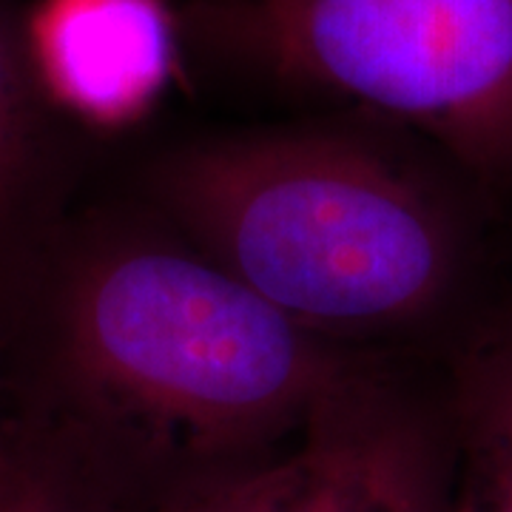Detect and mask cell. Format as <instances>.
<instances>
[{"mask_svg":"<svg viewBox=\"0 0 512 512\" xmlns=\"http://www.w3.org/2000/svg\"><path fill=\"white\" fill-rule=\"evenodd\" d=\"M37 86L23 15L0 0V313L52 234V117Z\"/></svg>","mask_w":512,"mask_h":512,"instance_id":"obj_6","label":"cell"},{"mask_svg":"<svg viewBox=\"0 0 512 512\" xmlns=\"http://www.w3.org/2000/svg\"><path fill=\"white\" fill-rule=\"evenodd\" d=\"M151 185L191 248L328 339L419 325L461 274L444 200L348 126L205 137L168 154Z\"/></svg>","mask_w":512,"mask_h":512,"instance_id":"obj_2","label":"cell"},{"mask_svg":"<svg viewBox=\"0 0 512 512\" xmlns=\"http://www.w3.org/2000/svg\"><path fill=\"white\" fill-rule=\"evenodd\" d=\"M180 20L214 69L345 100L484 174L512 168V0H194Z\"/></svg>","mask_w":512,"mask_h":512,"instance_id":"obj_3","label":"cell"},{"mask_svg":"<svg viewBox=\"0 0 512 512\" xmlns=\"http://www.w3.org/2000/svg\"><path fill=\"white\" fill-rule=\"evenodd\" d=\"M453 419L370 370L322 404L288 441L157 512H450Z\"/></svg>","mask_w":512,"mask_h":512,"instance_id":"obj_4","label":"cell"},{"mask_svg":"<svg viewBox=\"0 0 512 512\" xmlns=\"http://www.w3.org/2000/svg\"><path fill=\"white\" fill-rule=\"evenodd\" d=\"M23 35L49 106L97 131L146 120L183 66V20L168 0H37Z\"/></svg>","mask_w":512,"mask_h":512,"instance_id":"obj_5","label":"cell"},{"mask_svg":"<svg viewBox=\"0 0 512 512\" xmlns=\"http://www.w3.org/2000/svg\"><path fill=\"white\" fill-rule=\"evenodd\" d=\"M0 512H128L49 430L3 427Z\"/></svg>","mask_w":512,"mask_h":512,"instance_id":"obj_7","label":"cell"},{"mask_svg":"<svg viewBox=\"0 0 512 512\" xmlns=\"http://www.w3.org/2000/svg\"><path fill=\"white\" fill-rule=\"evenodd\" d=\"M450 419L458 456L512 478V342L470 365Z\"/></svg>","mask_w":512,"mask_h":512,"instance_id":"obj_8","label":"cell"},{"mask_svg":"<svg viewBox=\"0 0 512 512\" xmlns=\"http://www.w3.org/2000/svg\"><path fill=\"white\" fill-rule=\"evenodd\" d=\"M3 427H6V424H0V439H3Z\"/></svg>","mask_w":512,"mask_h":512,"instance_id":"obj_10","label":"cell"},{"mask_svg":"<svg viewBox=\"0 0 512 512\" xmlns=\"http://www.w3.org/2000/svg\"><path fill=\"white\" fill-rule=\"evenodd\" d=\"M450 512H512V478L458 456Z\"/></svg>","mask_w":512,"mask_h":512,"instance_id":"obj_9","label":"cell"},{"mask_svg":"<svg viewBox=\"0 0 512 512\" xmlns=\"http://www.w3.org/2000/svg\"><path fill=\"white\" fill-rule=\"evenodd\" d=\"M40 345L55 433L128 512L274 456L367 367L185 239L89 231L40 245L0 316ZM160 507V510H163Z\"/></svg>","mask_w":512,"mask_h":512,"instance_id":"obj_1","label":"cell"}]
</instances>
